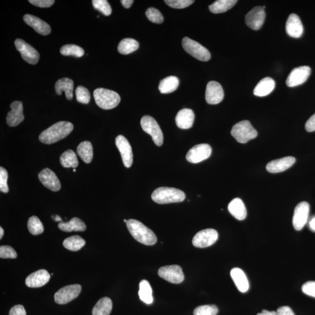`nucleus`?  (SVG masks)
I'll return each mask as SVG.
<instances>
[{
  "instance_id": "f257e3e1",
  "label": "nucleus",
  "mask_w": 315,
  "mask_h": 315,
  "mask_svg": "<svg viewBox=\"0 0 315 315\" xmlns=\"http://www.w3.org/2000/svg\"><path fill=\"white\" fill-rule=\"evenodd\" d=\"M73 129L74 126L70 122H57L41 133L39 140L46 145H51L66 138Z\"/></svg>"
},
{
  "instance_id": "f03ea898",
  "label": "nucleus",
  "mask_w": 315,
  "mask_h": 315,
  "mask_svg": "<svg viewBox=\"0 0 315 315\" xmlns=\"http://www.w3.org/2000/svg\"><path fill=\"white\" fill-rule=\"evenodd\" d=\"M126 224L130 234L137 241L149 246L156 244L157 238L156 234L142 222L130 219Z\"/></svg>"
},
{
  "instance_id": "7ed1b4c3",
  "label": "nucleus",
  "mask_w": 315,
  "mask_h": 315,
  "mask_svg": "<svg viewBox=\"0 0 315 315\" xmlns=\"http://www.w3.org/2000/svg\"><path fill=\"white\" fill-rule=\"evenodd\" d=\"M185 197L183 191L167 187L158 188L152 195L153 200L160 204L180 203L185 199Z\"/></svg>"
},
{
  "instance_id": "20e7f679",
  "label": "nucleus",
  "mask_w": 315,
  "mask_h": 315,
  "mask_svg": "<svg viewBox=\"0 0 315 315\" xmlns=\"http://www.w3.org/2000/svg\"><path fill=\"white\" fill-rule=\"evenodd\" d=\"M94 97L96 104L105 110L117 107L121 100L117 92L102 88H97L94 91Z\"/></svg>"
},
{
  "instance_id": "39448f33",
  "label": "nucleus",
  "mask_w": 315,
  "mask_h": 315,
  "mask_svg": "<svg viewBox=\"0 0 315 315\" xmlns=\"http://www.w3.org/2000/svg\"><path fill=\"white\" fill-rule=\"evenodd\" d=\"M231 133L236 141L242 144L248 143L249 140L254 139L258 136V132L248 121L236 123L233 126Z\"/></svg>"
},
{
  "instance_id": "423d86ee",
  "label": "nucleus",
  "mask_w": 315,
  "mask_h": 315,
  "mask_svg": "<svg viewBox=\"0 0 315 315\" xmlns=\"http://www.w3.org/2000/svg\"><path fill=\"white\" fill-rule=\"evenodd\" d=\"M141 126L144 131L152 137L154 143L157 146L163 145V133L155 119L150 116H143L141 120Z\"/></svg>"
},
{
  "instance_id": "0eeeda50",
  "label": "nucleus",
  "mask_w": 315,
  "mask_h": 315,
  "mask_svg": "<svg viewBox=\"0 0 315 315\" xmlns=\"http://www.w3.org/2000/svg\"><path fill=\"white\" fill-rule=\"evenodd\" d=\"M182 46L184 50L190 55L202 61H207L211 58L210 53L206 48L202 46L189 37H185L182 40Z\"/></svg>"
},
{
  "instance_id": "6e6552de",
  "label": "nucleus",
  "mask_w": 315,
  "mask_h": 315,
  "mask_svg": "<svg viewBox=\"0 0 315 315\" xmlns=\"http://www.w3.org/2000/svg\"><path fill=\"white\" fill-rule=\"evenodd\" d=\"M218 234L214 229H205L197 233L194 236L192 244L194 247L205 248L215 244L218 240Z\"/></svg>"
},
{
  "instance_id": "1a4fd4ad",
  "label": "nucleus",
  "mask_w": 315,
  "mask_h": 315,
  "mask_svg": "<svg viewBox=\"0 0 315 315\" xmlns=\"http://www.w3.org/2000/svg\"><path fill=\"white\" fill-rule=\"evenodd\" d=\"M81 292V286L73 284L61 289L54 295V301L58 304H66L76 299Z\"/></svg>"
},
{
  "instance_id": "9d476101",
  "label": "nucleus",
  "mask_w": 315,
  "mask_h": 315,
  "mask_svg": "<svg viewBox=\"0 0 315 315\" xmlns=\"http://www.w3.org/2000/svg\"><path fill=\"white\" fill-rule=\"evenodd\" d=\"M158 273L161 278L171 283L179 284L182 283L184 279L182 269L178 265L162 267Z\"/></svg>"
},
{
  "instance_id": "9b49d317",
  "label": "nucleus",
  "mask_w": 315,
  "mask_h": 315,
  "mask_svg": "<svg viewBox=\"0 0 315 315\" xmlns=\"http://www.w3.org/2000/svg\"><path fill=\"white\" fill-rule=\"evenodd\" d=\"M15 45L17 50L19 51L22 59L26 62L33 65L38 62L40 55L35 48L20 39L15 40Z\"/></svg>"
},
{
  "instance_id": "f8f14e48",
  "label": "nucleus",
  "mask_w": 315,
  "mask_h": 315,
  "mask_svg": "<svg viewBox=\"0 0 315 315\" xmlns=\"http://www.w3.org/2000/svg\"><path fill=\"white\" fill-rule=\"evenodd\" d=\"M310 204L306 201L301 202L294 210L293 224L297 231H300L306 225L309 217Z\"/></svg>"
},
{
  "instance_id": "ddd939ff",
  "label": "nucleus",
  "mask_w": 315,
  "mask_h": 315,
  "mask_svg": "<svg viewBox=\"0 0 315 315\" xmlns=\"http://www.w3.org/2000/svg\"><path fill=\"white\" fill-rule=\"evenodd\" d=\"M212 149L207 144H201L191 148L186 155V159L190 163H197L210 157Z\"/></svg>"
},
{
  "instance_id": "4468645a",
  "label": "nucleus",
  "mask_w": 315,
  "mask_h": 315,
  "mask_svg": "<svg viewBox=\"0 0 315 315\" xmlns=\"http://www.w3.org/2000/svg\"><path fill=\"white\" fill-rule=\"evenodd\" d=\"M311 73V69L309 66H301L294 68L287 77V86L295 87L302 85L309 78Z\"/></svg>"
},
{
  "instance_id": "2eb2a0df",
  "label": "nucleus",
  "mask_w": 315,
  "mask_h": 315,
  "mask_svg": "<svg viewBox=\"0 0 315 315\" xmlns=\"http://www.w3.org/2000/svg\"><path fill=\"white\" fill-rule=\"evenodd\" d=\"M265 18V9L262 6H256L246 15L245 23L250 28L258 30L261 28Z\"/></svg>"
},
{
  "instance_id": "dca6fc26",
  "label": "nucleus",
  "mask_w": 315,
  "mask_h": 315,
  "mask_svg": "<svg viewBox=\"0 0 315 315\" xmlns=\"http://www.w3.org/2000/svg\"><path fill=\"white\" fill-rule=\"evenodd\" d=\"M224 98L223 89L216 81H210L207 84L205 91V100L208 104L217 105Z\"/></svg>"
},
{
  "instance_id": "f3484780",
  "label": "nucleus",
  "mask_w": 315,
  "mask_h": 315,
  "mask_svg": "<svg viewBox=\"0 0 315 315\" xmlns=\"http://www.w3.org/2000/svg\"><path fill=\"white\" fill-rule=\"evenodd\" d=\"M116 145L121 153L123 164L126 167L132 165L133 155L132 149L128 140L124 136L119 135L116 138Z\"/></svg>"
},
{
  "instance_id": "a211bd4d",
  "label": "nucleus",
  "mask_w": 315,
  "mask_h": 315,
  "mask_svg": "<svg viewBox=\"0 0 315 315\" xmlns=\"http://www.w3.org/2000/svg\"><path fill=\"white\" fill-rule=\"evenodd\" d=\"M40 182L49 190L57 191L61 189V183L56 174L49 168L43 169L39 174Z\"/></svg>"
},
{
  "instance_id": "6ab92c4d",
  "label": "nucleus",
  "mask_w": 315,
  "mask_h": 315,
  "mask_svg": "<svg viewBox=\"0 0 315 315\" xmlns=\"http://www.w3.org/2000/svg\"><path fill=\"white\" fill-rule=\"evenodd\" d=\"M11 111L6 116V123L10 127H15L21 123L24 120L23 105L20 101H14L10 105Z\"/></svg>"
},
{
  "instance_id": "aec40b11",
  "label": "nucleus",
  "mask_w": 315,
  "mask_h": 315,
  "mask_svg": "<svg viewBox=\"0 0 315 315\" xmlns=\"http://www.w3.org/2000/svg\"><path fill=\"white\" fill-rule=\"evenodd\" d=\"M296 158L293 157H286L279 159L273 160L268 163L266 169L273 173L284 172L289 169L296 162Z\"/></svg>"
},
{
  "instance_id": "412c9836",
  "label": "nucleus",
  "mask_w": 315,
  "mask_h": 315,
  "mask_svg": "<svg viewBox=\"0 0 315 315\" xmlns=\"http://www.w3.org/2000/svg\"><path fill=\"white\" fill-rule=\"evenodd\" d=\"M286 32L290 36L299 38L304 33V27L300 18L296 13H292L286 22Z\"/></svg>"
},
{
  "instance_id": "4be33fe9",
  "label": "nucleus",
  "mask_w": 315,
  "mask_h": 315,
  "mask_svg": "<svg viewBox=\"0 0 315 315\" xmlns=\"http://www.w3.org/2000/svg\"><path fill=\"white\" fill-rule=\"evenodd\" d=\"M50 275L47 270L42 269L30 274L25 280V284L30 288H38L49 282Z\"/></svg>"
},
{
  "instance_id": "5701e85b",
  "label": "nucleus",
  "mask_w": 315,
  "mask_h": 315,
  "mask_svg": "<svg viewBox=\"0 0 315 315\" xmlns=\"http://www.w3.org/2000/svg\"><path fill=\"white\" fill-rule=\"evenodd\" d=\"M24 21L40 35L46 36L51 33V29L49 24L37 16L26 14L23 16Z\"/></svg>"
},
{
  "instance_id": "b1692460",
  "label": "nucleus",
  "mask_w": 315,
  "mask_h": 315,
  "mask_svg": "<svg viewBox=\"0 0 315 315\" xmlns=\"http://www.w3.org/2000/svg\"><path fill=\"white\" fill-rule=\"evenodd\" d=\"M195 116L190 109H181L176 116L175 121L178 128L181 129H189L193 126Z\"/></svg>"
},
{
  "instance_id": "393cba45",
  "label": "nucleus",
  "mask_w": 315,
  "mask_h": 315,
  "mask_svg": "<svg viewBox=\"0 0 315 315\" xmlns=\"http://www.w3.org/2000/svg\"><path fill=\"white\" fill-rule=\"evenodd\" d=\"M231 276L239 292L245 293L249 289V283L244 270L239 268L231 270Z\"/></svg>"
},
{
  "instance_id": "a878e982",
  "label": "nucleus",
  "mask_w": 315,
  "mask_h": 315,
  "mask_svg": "<svg viewBox=\"0 0 315 315\" xmlns=\"http://www.w3.org/2000/svg\"><path fill=\"white\" fill-rule=\"evenodd\" d=\"M228 208L229 213L238 220H244L247 216L245 204L241 198H235L233 199L229 203Z\"/></svg>"
},
{
  "instance_id": "bb28decb",
  "label": "nucleus",
  "mask_w": 315,
  "mask_h": 315,
  "mask_svg": "<svg viewBox=\"0 0 315 315\" xmlns=\"http://www.w3.org/2000/svg\"><path fill=\"white\" fill-rule=\"evenodd\" d=\"M276 83L273 78L266 77L262 79L259 83L257 84L253 91V94L257 97H263L272 93L275 90Z\"/></svg>"
},
{
  "instance_id": "cd10ccee",
  "label": "nucleus",
  "mask_w": 315,
  "mask_h": 315,
  "mask_svg": "<svg viewBox=\"0 0 315 315\" xmlns=\"http://www.w3.org/2000/svg\"><path fill=\"white\" fill-rule=\"evenodd\" d=\"M74 82L70 78H63L60 79L55 84L56 94L61 95L63 91L66 94L68 100H71L73 98Z\"/></svg>"
},
{
  "instance_id": "c85d7f7f",
  "label": "nucleus",
  "mask_w": 315,
  "mask_h": 315,
  "mask_svg": "<svg viewBox=\"0 0 315 315\" xmlns=\"http://www.w3.org/2000/svg\"><path fill=\"white\" fill-rule=\"evenodd\" d=\"M58 227L61 231L67 232L73 231H84L87 227L84 222L81 219L74 217L68 222H61L58 225Z\"/></svg>"
},
{
  "instance_id": "c756f323",
  "label": "nucleus",
  "mask_w": 315,
  "mask_h": 315,
  "mask_svg": "<svg viewBox=\"0 0 315 315\" xmlns=\"http://www.w3.org/2000/svg\"><path fill=\"white\" fill-rule=\"evenodd\" d=\"M112 307V301L109 298H102L98 301L92 310V315H109Z\"/></svg>"
},
{
  "instance_id": "7c9ffc66",
  "label": "nucleus",
  "mask_w": 315,
  "mask_h": 315,
  "mask_svg": "<svg viewBox=\"0 0 315 315\" xmlns=\"http://www.w3.org/2000/svg\"><path fill=\"white\" fill-rule=\"evenodd\" d=\"M179 85V80L176 77L169 76L160 81L159 90L160 93L169 94L177 90Z\"/></svg>"
},
{
  "instance_id": "2f4dec72",
  "label": "nucleus",
  "mask_w": 315,
  "mask_h": 315,
  "mask_svg": "<svg viewBox=\"0 0 315 315\" xmlns=\"http://www.w3.org/2000/svg\"><path fill=\"white\" fill-rule=\"evenodd\" d=\"M77 152L79 157L87 163L91 162L93 158V147L90 142H83L79 145Z\"/></svg>"
},
{
  "instance_id": "473e14b6",
  "label": "nucleus",
  "mask_w": 315,
  "mask_h": 315,
  "mask_svg": "<svg viewBox=\"0 0 315 315\" xmlns=\"http://www.w3.org/2000/svg\"><path fill=\"white\" fill-rule=\"evenodd\" d=\"M139 296L140 299L146 304L153 303V290L148 281L143 280L140 283Z\"/></svg>"
},
{
  "instance_id": "72a5a7b5",
  "label": "nucleus",
  "mask_w": 315,
  "mask_h": 315,
  "mask_svg": "<svg viewBox=\"0 0 315 315\" xmlns=\"http://www.w3.org/2000/svg\"><path fill=\"white\" fill-rule=\"evenodd\" d=\"M236 0H218L209 6V9L214 13H224L234 6Z\"/></svg>"
},
{
  "instance_id": "f704fd0d",
  "label": "nucleus",
  "mask_w": 315,
  "mask_h": 315,
  "mask_svg": "<svg viewBox=\"0 0 315 315\" xmlns=\"http://www.w3.org/2000/svg\"><path fill=\"white\" fill-rule=\"evenodd\" d=\"M139 47L138 41L131 38L123 39L119 43L118 47V51L122 54H129L134 52Z\"/></svg>"
},
{
  "instance_id": "c9c22d12",
  "label": "nucleus",
  "mask_w": 315,
  "mask_h": 315,
  "mask_svg": "<svg viewBox=\"0 0 315 315\" xmlns=\"http://www.w3.org/2000/svg\"><path fill=\"white\" fill-rule=\"evenodd\" d=\"M60 162L61 165L64 167L75 168L78 165V160L76 154L71 150L66 151L61 156Z\"/></svg>"
},
{
  "instance_id": "e433bc0d",
  "label": "nucleus",
  "mask_w": 315,
  "mask_h": 315,
  "mask_svg": "<svg viewBox=\"0 0 315 315\" xmlns=\"http://www.w3.org/2000/svg\"><path fill=\"white\" fill-rule=\"evenodd\" d=\"M63 245L64 247L71 251H78L85 245V241L81 236L74 235L65 239Z\"/></svg>"
},
{
  "instance_id": "4c0bfd02",
  "label": "nucleus",
  "mask_w": 315,
  "mask_h": 315,
  "mask_svg": "<svg viewBox=\"0 0 315 315\" xmlns=\"http://www.w3.org/2000/svg\"><path fill=\"white\" fill-rule=\"evenodd\" d=\"M60 53L63 56L81 57L84 56V50L83 48L75 44H66L61 48Z\"/></svg>"
},
{
  "instance_id": "58836bf2",
  "label": "nucleus",
  "mask_w": 315,
  "mask_h": 315,
  "mask_svg": "<svg viewBox=\"0 0 315 315\" xmlns=\"http://www.w3.org/2000/svg\"><path fill=\"white\" fill-rule=\"evenodd\" d=\"M28 228L30 234L34 235L42 234L44 231L42 222L36 216H32L29 219Z\"/></svg>"
},
{
  "instance_id": "ea45409f",
  "label": "nucleus",
  "mask_w": 315,
  "mask_h": 315,
  "mask_svg": "<svg viewBox=\"0 0 315 315\" xmlns=\"http://www.w3.org/2000/svg\"><path fill=\"white\" fill-rule=\"evenodd\" d=\"M94 7L105 16H109L112 13V8L107 0H93L92 1Z\"/></svg>"
},
{
  "instance_id": "a19ab883",
  "label": "nucleus",
  "mask_w": 315,
  "mask_h": 315,
  "mask_svg": "<svg viewBox=\"0 0 315 315\" xmlns=\"http://www.w3.org/2000/svg\"><path fill=\"white\" fill-rule=\"evenodd\" d=\"M218 308L214 305H207L198 307L194 310V315H217Z\"/></svg>"
},
{
  "instance_id": "79ce46f5",
  "label": "nucleus",
  "mask_w": 315,
  "mask_h": 315,
  "mask_svg": "<svg viewBox=\"0 0 315 315\" xmlns=\"http://www.w3.org/2000/svg\"><path fill=\"white\" fill-rule=\"evenodd\" d=\"M77 100L83 104H88L90 101L91 95L88 89L83 86H79L75 90Z\"/></svg>"
},
{
  "instance_id": "37998d69",
  "label": "nucleus",
  "mask_w": 315,
  "mask_h": 315,
  "mask_svg": "<svg viewBox=\"0 0 315 315\" xmlns=\"http://www.w3.org/2000/svg\"><path fill=\"white\" fill-rule=\"evenodd\" d=\"M146 16L151 22L158 24L162 23L163 22V17L162 13L155 8H149L146 11Z\"/></svg>"
},
{
  "instance_id": "c03bdc74",
  "label": "nucleus",
  "mask_w": 315,
  "mask_h": 315,
  "mask_svg": "<svg viewBox=\"0 0 315 315\" xmlns=\"http://www.w3.org/2000/svg\"><path fill=\"white\" fill-rule=\"evenodd\" d=\"M193 0H165L166 4L173 8L182 9L192 4Z\"/></svg>"
},
{
  "instance_id": "a18cd8bd",
  "label": "nucleus",
  "mask_w": 315,
  "mask_h": 315,
  "mask_svg": "<svg viewBox=\"0 0 315 315\" xmlns=\"http://www.w3.org/2000/svg\"><path fill=\"white\" fill-rule=\"evenodd\" d=\"M8 174L4 167H0V190L4 193H7L9 188L7 184Z\"/></svg>"
},
{
  "instance_id": "49530a36",
  "label": "nucleus",
  "mask_w": 315,
  "mask_h": 315,
  "mask_svg": "<svg viewBox=\"0 0 315 315\" xmlns=\"http://www.w3.org/2000/svg\"><path fill=\"white\" fill-rule=\"evenodd\" d=\"M0 258L2 259H15L17 253L14 249L9 246H1L0 247Z\"/></svg>"
},
{
  "instance_id": "de8ad7c7",
  "label": "nucleus",
  "mask_w": 315,
  "mask_h": 315,
  "mask_svg": "<svg viewBox=\"0 0 315 315\" xmlns=\"http://www.w3.org/2000/svg\"><path fill=\"white\" fill-rule=\"evenodd\" d=\"M302 291L306 295L315 298V282L311 281L305 283L302 287Z\"/></svg>"
},
{
  "instance_id": "09e8293b",
  "label": "nucleus",
  "mask_w": 315,
  "mask_h": 315,
  "mask_svg": "<svg viewBox=\"0 0 315 315\" xmlns=\"http://www.w3.org/2000/svg\"><path fill=\"white\" fill-rule=\"evenodd\" d=\"M29 2L33 5L40 8H49L52 6L55 1L53 0H29Z\"/></svg>"
},
{
  "instance_id": "8fccbe9b",
  "label": "nucleus",
  "mask_w": 315,
  "mask_h": 315,
  "mask_svg": "<svg viewBox=\"0 0 315 315\" xmlns=\"http://www.w3.org/2000/svg\"><path fill=\"white\" fill-rule=\"evenodd\" d=\"M9 315H26V313L23 306L17 305L10 310Z\"/></svg>"
},
{
  "instance_id": "3c124183",
  "label": "nucleus",
  "mask_w": 315,
  "mask_h": 315,
  "mask_svg": "<svg viewBox=\"0 0 315 315\" xmlns=\"http://www.w3.org/2000/svg\"><path fill=\"white\" fill-rule=\"evenodd\" d=\"M306 129L308 132L315 131V114L308 120L306 124Z\"/></svg>"
},
{
  "instance_id": "603ef678",
  "label": "nucleus",
  "mask_w": 315,
  "mask_h": 315,
  "mask_svg": "<svg viewBox=\"0 0 315 315\" xmlns=\"http://www.w3.org/2000/svg\"><path fill=\"white\" fill-rule=\"evenodd\" d=\"M277 313L278 315H295L292 308L287 306L279 308Z\"/></svg>"
},
{
  "instance_id": "864d4df0",
  "label": "nucleus",
  "mask_w": 315,
  "mask_h": 315,
  "mask_svg": "<svg viewBox=\"0 0 315 315\" xmlns=\"http://www.w3.org/2000/svg\"><path fill=\"white\" fill-rule=\"evenodd\" d=\"M121 2L125 8H129L131 7L134 1H133V0H122Z\"/></svg>"
},
{
  "instance_id": "5fc2aeb1",
  "label": "nucleus",
  "mask_w": 315,
  "mask_h": 315,
  "mask_svg": "<svg viewBox=\"0 0 315 315\" xmlns=\"http://www.w3.org/2000/svg\"><path fill=\"white\" fill-rule=\"evenodd\" d=\"M257 315H278V314H277V312L275 311L263 310L262 313H259Z\"/></svg>"
},
{
  "instance_id": "6e6d98bb",
  "label": "nucleus",
  "mask_w": 315,
  "mask_h": 315,
  "mask_svg": "<svg viewBox=\"0 0 315 315\" xmlns=\"http://www.w3.org/2000/svg\"><path fill=\"white\" fill-rule=\"evenodd\" d=\"M309 225L311 230L315 232V217L311 219Z\"/></svg>"
},
{
  "instance_id": "4d7b16f0",
  "label": "nucleus",
  "mask_w": 315,
  "mask_h": 315,
  "mask_svg": "<svg viewBox=\"0 0 315 315\" xmlns=\"http://www.w3.org/2000/svg\"><path fill=\"white\" fill-rule=\"evenodd\" d=\"M52 218L53 220L56 222H62V220H61V218L59 216V215H52Z\"/></svg>"
},
{
  "instance_id": "13d9d810",
  "label": "nucleus",
  "mask_w": 315,
  "mask_h": 315,
  "mask_svg": "<svg viewBox=\"0 0 315 315\" xmlns=\"http://www.w3.org/2000/svg\"><path fill=\"white\" fill-rule=\"evenodd\" d=\"M4 229L2 227H0V239H2L4 235Z\"/></svg>"
},
{
  "instance_id": "bf43d9fd",
  "label": "nucleus",
  "mask_w": 315,
  "mask_h": 315,
  "mask_svg": "<svg viewBox=\"0 0 315 315\" xmlns=\"http://www.w3.org/2000/svg\"><path fill=\"white\" fill-rule=\"evenodd\" d=\"M128 220H124V222H126V223H127V222H128Z\"/></svg>"
}]
</instances>
